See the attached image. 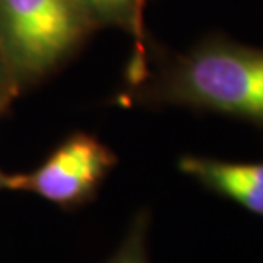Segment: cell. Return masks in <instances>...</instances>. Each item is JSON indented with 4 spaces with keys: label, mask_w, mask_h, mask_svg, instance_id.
<instances>
[{
    "label": "cell",
    "mask_w": 263,
    "mask_h": 263,
    "mask_svg": "<svg viewBox=\"0 0 263 263\" xmlns=\"http://www.w3.org/2000/svg\"><path fill=\"white\" fill-rule=\"evenodd\" d=\"M17 87L14 85V80L10 77L9 66L5 63L4 54L0 51V116L4 114V110L9 107L12 102V97L17 93Z\"/></svg>",
    "instance_id": "ba28073f"
},
{
    "label": "cell",
    "mask_w": 263,
    "mask_h": 263,
    "mask_svg": "<svg viewBox=\"0 0 263 263\" xmlns=\"http://www.w3.org/2000/svg\"><path fill=\"white\" fill-rule=\"evenodd\" d=\"M178 170L209 192L263 217V161H228L183 155Z\"/></svg>",
    "instance_id": "277c9868"
},
{
    "label": "cell",
    "mask_w": 263,
    "mask_h": 263,
    "mask_svg": "<svg viewBox=\"0 0 263 263\" xmlns=\"http://www.w3.org/2000/svg\"><path fill=\"white\" fill-rule=\"evenodd\" d=\"M95 27H119L133 32V0H80Z\"/></svg>",
    "instance_id": "52a82bcc"
},
{
    "label": "cell",
    "mask_w": 263,
    "mask_h": 263,
    "mask_svg": "<svg viewBox=\"0 0 263 263\" xmlns=\"http://www.w3.org/2000/svg\"><path fill=\"white\" fill-rule=\"evenodd\" d=\"M117 161L114 151L97 136L77 131L54 146L34 170L10 173L7 190L34 194L61 211H75L97 199Z\"/></svg>",
    "instance_id": "3957f363"
},
{
    "label": "cell",
    "mask_w": 263,
    "mask_h": 263,
    "mask_svg": "<svg viewBox=\"0 0 263 263\" xmlns=\"http://www.w3.org/2000/svg\"><path fill=\"white\" fill-rule=\"evenodd\" d=\"M151 105H175L236 117L263 127V48L211 34L165 57L134 88Z\"/></svg>",
    "instance_id": "6da1fadb"
},
{
    "label": "cell",
    "mask_w": 263,
    "mask_h": 263,
    "mask_svg": "<svg viewBox=\"0 0 263 263\" xmlns=\"http://www.w3.org/2000/svg\"><path fill=\"white\" fill-rule=\"evenodd\" d=\"M148 0H133L134 26H133V53L127 65V83L136 88L146 80L149 73L148 65V44L144 34V7Z\"/></svg>",
    "instance_id": "8992f818"
},
{
    "label": "cell",
    "mask_w": 263,
    "mask_h": 263,
    "mask_svg": "<svg viewBox=\"0 0 263 263\" xmlns=\"http://www.w3.org/2000/svg\"><path fill=\"white\" fill-rule=\"evenodd\" d=\"M151 214L148 209H141L133 217L127 233L116 253L105 263H151L148 253V233Z\"/></svg>",
    "instance_id": "5b68a950"
},
{
    "label": "cell",
    "mask_w": 263,
    "mask_h": 263,
    "mask_svg": "<svg viewBox=\"0 0 263 263\" xmlns=\"http://www.w3.org/2000/svg\"><path fill=\"white\" fill-rule=\"evenodd\" d=\"M93 29L80 0H0V51L17 90L54 73Z\"/></svg>",
    "instance_id": "7a4b0ae2"
},
{
    "label": "cell",
    "mask_w": 263,
    "mask_h": 263,
    "mask_svg": "<svg viewBox=\"0 0 263 263\" xmlns=\"http://www.w3.org/2000/svg\"><path fill=\"white\" fill-rule=\"evenodd\" d=\"M9 175L10 173H5V172L0 170V190L9 189Z\"/></svg>",
    "instance_id": "9c48e42d"
}]
</instances>
